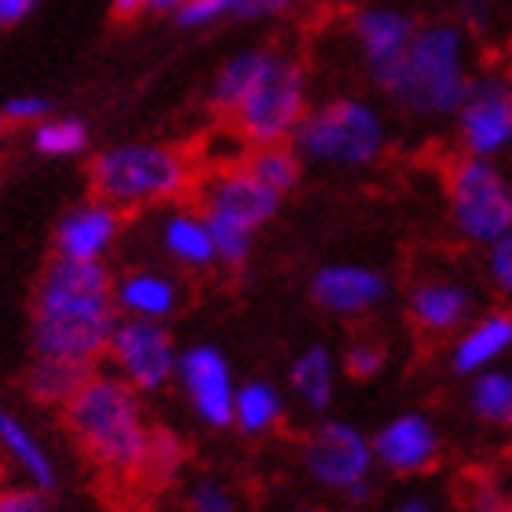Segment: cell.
<instances>
[{"mask_svg": "<svg viewBox=\"0 0 512 512\" xmlns=\"http://www.w3.org/2000/svg\"><path fill=\"white\" fill-rule=\"evenodd\" d=\"M461 150L472 158H498L512 147V81L502 74L472 77L454 110Z\"/></svg>", "mask_w": 512, "mask_h": 512, "instance_id": "11", "label": "cell"}, {"mask_svg": "<svg viewBox=\"0 0 512 512\" xmlns=\"http://www.w3.org/2000/svg\"><path fill=\"white\" fill-rule=\"evenodd\" d=\"M505 180H509V194H512V176H505Z\"/></svg>", "mask_w": 512, "mask_h": 512, "instance_id": "44", "label": "cell"}, {"mask_svg": "<svg viewBox=\"0 0 512 512\" xmlns=\"http://www.w3.org/2000/svg\"><path fill=\"white\" fill-rule=\"evenodd\" d=\"M63 414L74 443L99 472H107L110 480L143 476L154 425L143 395L128 388L118 374L88 370L77 392L66 399Z\"/></svg>", "mask_w": 512, "mask_h": 512, "instance_id": "2", "label": "cell"}, {"mask_svg": "<svg viewBox=\"0 0 512 512\" xmlns=\"http://www.w3.org/2000/svg\"><path fill=\"white\" fill-rule=\"evenodd\" d=\"M103 359L110 363V374H118L128 388H136L139 395H154L165 392L176 377L180 348L172 341V333L165 330V322L118 315Z\"/></svg>", "mask_w": 512, "mask_h": 512, "instance_id": "8", "label": "cell"}, {"mask_svg": "<svg viewBox=\"0 0 512 512\" xmlns=\"http://www.w3.org/2000/svg\"><path fill=\"white\" fill-rule=\"evenodd\" d=\"M297 8V0H187L172 11L180 30H205L216 22H264L282 19Z\"/></svg>", "mask_w": 512, "mask_h": 512, "instance_id": "22", "label": "cell"}, {"mask_svg": "<svg viewBox=\"0 0 512 512\" xmlns=\"http://www.w3.org/2000/svg\"><path fill=\"white\" fill-rule=\"evenodd\" d=\"M384 363H388V348L381 337H355L344 352V374L352 381H370L381 374Z\"/></svg>", "mask_w": 512, "mask_h": 512, "instance_id": "33", "label": "cell"}, {"mask_svg": "<svg viewBox=\"0 0 512 512\" xmlns=\"http://www.w3.org/2000/svg\"><path fill=\"white\" fill-rule=\"evenodd\" d=\"M450 220L472 246H491L512 231V194L491 158L461 154L447 169Z\"/></svg>", "mask_w": 512, "mask_h": 512, "instance_id": "7", "label": "cell"}, {"mask_svg": "<svg viewBox=\"0 0 512 512\" xmlns=\"http://www.w3.org/2000/svg\"><path fill=\"white\" fill-rule=\"evenodd\" d=\"M512 348V311H491L469 326L454 341L450 352V366L454 374H480L494 359H502Z\"/></svg>", "mask_w": 512, "mask_h": 512, "instance_id": "21", "label": "cell"}, {"mask_svg": "<svg viewBox=\"0 0 512 512\" xmlns=\"http://www.w3.org/2000/svg\"><path fill=\"white\" fill-rule=\"evenodd\" d=\"M370 443H374V461L392 476H425L443 458L439 428L425 414L392 417Z\"/></svg>", "mask_w": 512, "mask_h": 512, "instance_id": "14", "label": "cell"}, {"mask_svg": "<svg viewBox=\"0 0 512 512\" xmlns=\"http://www.w3.org/2000/svg\"><path fill=\"white\" fill-rule=\"evenodd\" d=\"M52 114V103L44 96H11L4 107H0V118H4V125H37L41 118H48Z\"/></svg>", "mask_w": 512, "mask_h": 512, "instance_id": "34", "label": "cell"}, {"mask_svg": "<svg viewBox=\"0 0 512 512\" xmlns=\"http://www.w3.org/2000/svg\"><path fill=\"white\" fill-rule=\"evenodd\" d=\"M242 165H246L264 187H271L278 198H286L300 183V176H304V158L297 154L293 143H264V147H253Z\"/></svg>", "mask_w": 512, "mask_h": 512, "instance_id": "25", "label": "cell"}, {"mask_svg": "<svg viewBox=\"0 0 512 512\" xmlns=\"http://www.w3.org/2000/svg\"><path fill=\"white\" fill-rule=\"evenodd\" d=\"M487 249H491V256H487V275H491L494 286L512 297V231L498 238V242H491Z\"/></svg>", "mask_w": 512, "mask_h": 512, "instance_id": "35", "label": "cell"}, {"mask_svg": "<svg viewBox=\"0 0 512 512\" xmlns=\"http://www.w3.org/2000/svg\"><path fill=\"white\" fill-rule=\"evenodd\" d=\"M454 505L458 512H512L509 498L491 476L483 472H465L454 483Z\"/></svg>", "mask_w": 512, "mask_h": 512, "instance_id": "30", "label": "cell"}, {"mask_svg": "<svg viewBox=\"0 0 512 512\" xmlns=\"http://www.w3.org/2000/svg\"><path fill=\"white\" fill-rule=\"evenodd\" d=\"M172 384L183 392L191 414L205 428H231V406H235V370L216 344H187L176 359Z\"/></svg>", "mask_w": 512, "mask_h": 512, "instance_id": "12", "label": "cell"}, {"mask_svg": "<svg viewBox=\"0 0 512 512\" xmlns=\"http://www.w3.org/2000/svg\"><path fill=\"white\" fill-rule=\"evenodd\" d=\"M0 458L8 461L11 472L19 476L33 491H55L59 483V461H55L52 447L44 443V436L26 421L22 414L0 406Z\"/></svg>", "mask_w": 512, "mask_h": 512, "instance_id": "16", "label": "cell"}, {"mask_svg": "<svg viewBox=\"0 0 512 512\" xmlns=\"http://www.w3.org/2000/svg\"><path fill=\"white\" fill-rule=\"evenodd\" d=\"M458 11L465 26H487L494 19V0H458Z\"/></svg>", "mask_w": 512, "mask_h": 512, "instance_id": "37", "label": "cell"}, {"mask_svg": "<svg viewBox=\"0 0 512 512\" xmlns=\"http://www.w3.org/2000/svg\"><path fill=\"white\" fill-rule=\"evenodd\" d=\"M158 249L165 253V260L183 271H209L216 267V246L213 235H209V224L198 205H169L165 213L158 216Z\"/></svg>", "mask_w": 512, "mask_h": 512, "instance_id": "18", "label": "cell"}, {"mask_svg": "<svg viewBox=\"0 0 512 512\" xmlns=\"http://www.w3.org/2000/svg\"><path fill=\"white\" fill-rule=\"evenodd\" d=\"M384 297H388V282H384L381 271H370V267L359 264L319 267L311 278V300L322 311L341 315V319H355V315L374 311Z\"/></svg>", "mask_w": 512, "mask_h": 512, "instance_id": "15", "label": "cell"}, {"mask_svg": "<svg viewBox=\"0 0 512 512\" xmlns=\"http://www.w3.org/2000/svg\"><path fill=\"white\" fill-rule=\"evenodd\" d=\"M286 421V395L271 381H242L235 388V406H231V425L249 439L271 436Z\"/></svg>", "mask_w": 512, "mask_h": 512, "instance_id": "23", "label": "cell"}, {"mask_svg": "<svg viewBox=\"0 0 512 512\" xmlns=\"http://www.w3.org/2000/svg\"><path fill=\"white\" fill-rule=\"evenodd\" d=\"M194 194H198V209H202L209 224L238 227V231H249V235H256L282 205V198L256 180L242 161L238 165H220L209 176H202L194 183Z\"/></svg>", "mask_w": 512, "mask_h": 512, "instance_id": "10", "label": "cell"}, {"mask_svg": "<svg viewBox=\"0 0 512 512\" xmlns=\"http://www.w3.org/2000/svg\"><path fill=\"white\" fill-rule=\"evenodd\" d=\"M469 406L472 414L487 425H505V417L512 414V377L502 374V370L480 374V381L472 384Z\"/></svg>", "mask_w": 512, "mask_h": 512, "instance_id": "29", "label": "cell"}, {"mask_svg": "<svg viewBox=\"0 0 512 512\" xmlns=\"http://www.w3.org/2000/svg\"><path fill=\"white\" fill-rule=\"evenodd\" d=\"M88 180L96 198L118 205L121 213H132V209H158L187 198L198 183V169L191 154L176 143L132 139V143L99 150L88 165Z\"/></svg>", "mask_w": 512, "mask_h": 512, "instance_id": "4", "label": "cell"}, {"mask_svg": "<svg viewBox=\"0 0 512 512\" xmlns=\"http://www.w3.org/2000/svg\"><path fill=\"white\" fill-rule=\"evenodd\" d=\"M300 461L308 476L326 491L352 494L363 498L370 472H374V443L366 439L363 428L348 425V421H322L308 432Z\"/></svg>", "mask_w": 512, "mask_h": 512, "instance_id": "9", "label": "cell"}, {"mask_svg": "<svg viewBox=\"0 0 512 512\" xmlns=\"http://www.w3.org/2000/svg\"><path fill=\"white\" fill-rule=\"evenodd\" d=\"M505 425H509V428H512V414H509V417H505Z\"/></svg>", "mask_w": 512, "mask_h": 512, "instance_id": "43", "label": "cell"}, {"mask_svg": "<svg viewBox=\"0 0 512 512\" xmlns=\"http://www.w3.org/2000/svg\"><path fill=\"white\" fill-rule=\"evenodd\" d=\"M300 158L337 165V169H363L374 165L388 147L384 114L359 96H337L330 103L308 107L293 139Z\"/></svg>", "mask_w": 512, "mask_h": 512, "instance_id": "6", "label": "cell"}, {"mask_svg": "<svg viewBox=\"0 0 512 512\" xmlns=\"http://www.w3.org/2000/svg\"><path fill=\"white\" fill-rule=\"evenodd\" d=\"M180 4H187V0H150V11H165V15H172Z\"/></svg>", "mask_w": 512, "mask_h": 512, "instance_id": "41", "label": "cell"}, {"mask_svg": "<svg viewBox=\"0 0 512 512\" xmlns=\"http://www.w3.org/2000/svg\"><path fill=\"white\" fill-rule=\"evenodd\" d=\"M187 512H242V502L231 483L205 472L187 487Z\"/></svg>", "mask_w": 512, "mask_h": 512, "instance_id": "31", "label": "cell"}, {"mask_svg": "<svg viewBox=\"0 0 512 512\" xmlns=\"http://www.w3.org/2000/svg\"><path fill=\"white\" fill-rule=\"evenodd\" d=\"M289 388L300 399L304 410L311 414H322L330 410L333 392H337V359L326 344H311L293 359L289 366Z\"/></svg>", "mask_w": 512, "mask_h": 512, "instance_id": "24", "label": "cell"}, {"mask_svg": "<svg viewBox=\"0 0 512 512\" xmlns=\"http://www.w3.org/2000/svg\"><path fill=\"white\" fill-rule=\"evenodd\" d=\"M183 439L169 428H154L150 432V450H147V469L143 476H158V480H169L176 476V469L183 465Z\"/></svg>", "mask_w": 512, "mask_h": 512, "instance_id": "32", "label": "cell"}, {"mask_svg": "<svg viewBox=\"0 0 512 512\" xmlns=\"http://www.w3.org/2000/svg\"><path fill=\"white\" fill-rule=\"evenodd\" d=\"M37 8V0H0V30H11Z\"/></svg>", "mask_w": 512, "mask_h": 512, "instance_id": "38", "label": "cell"}, {"mask_svg": "<svg viewBox=\"0 0 512 512\" xmlns=\"http://www.w3.org/2000/svg\"><path fill=\"white\" fill-rule=\"evenodd\" d=\"M114 275L107 264H77L52 256L33 289L30 337L33 352L63 359L81 370H96L107 352V337L118 322Z\"/></svg>", "mask_w": 512, "mask_h": 512, "instance_id": "1", "label": "cell"}, {"mask_svg": "<svg viewBox=\"0 0 512 512\" xmlns=\"http://www.w3.org/2000/svg\"><path fill=\"white\" fill-rule=\"evenodd\" d=\"M348 30H352V41L359 44V52H363L366 70L377 74L381 66L399 59V52L410 44V37H414V30H417V19L410 11L392 8V4H366V8L352 11Z\"/></svg>", "mask_w": 512, "mask_h": 512, "instance_id": "17", "label": "cell"}, {"mask_svg": "<svg viewBox=\"0 0 512 512\" xmlns=\"http://www.w3.org/2000/svg\"><path fill=\"white\" fill-rule=\"evenodd\" d=\"M293 512H319V509H311V505H297Z\"/></svg>", "mask_w": 512, "mask_h": 512, "instance_id": "42", "label": "cell"}, {"mask_svg": "<svg viewBox=\"0 0 512 512\" xmlns=\"http://www.w3.org/2000/svg\"><path fill=\"white\" fill-rule=\"evenodd\" d=\"M0 512H55L48 494L33 491V487H0Z\"/></svg>", "mask_w": 512, "mask_h": 512, "instance_id": "36", "label": "cell"}, {"mask_svg": "<svg viewBox=\"0 0 512 512\" xmlns=\"http://www.w3.org/2000/svg\"><path fill=\"white\" fill-rule=\"evenodd\" d=\"M377 81L395 107L414 118H447L469 92V33L458 22H417L399 59L381 66Z\"/></svg>", "mask_w": 512, "mask_h": 512, "instance_id": "3", "label": "cell"}, {"mask_svg": "<svg viewBox=\"0 0 512 512\" xmlns=\"http://www.w3.org/2000/svg\"><path fill=\"white\" fill-rule=\"evenodd\" d=\"M0 128H4V118H0Z\"/></svg>", "mask_w": 512, "mask_h": 512, "instance_id": "45", "label": "cell"}, {"mask_svg": "<svg viewBox=\"0 0 512 512\" xmlns=\"http://www.w3.org/2000/svg\"><path fill=\"white\" fill-rule=\"evenodd\" d=\"M85 377H88V370H81V366L37 355L30 366V374H26V392L41 406H66V399L77 392V384L85 381Z\"/></svg>", "mask_w": 512, "mask_h": 512, "instance_id": "26", "label": "cell"}, {"mask_svg": "<svg viewBox=\"0 0 512 512\" xmlns=\"http://www.w3.org/2000/svg\"><path fill=\"white\" fill-rule=\"evenodd\" d=\"M143 11H150V0H110V15H114L118 22L139 19Z\"/></svg>", "mask_w": 512, "mask_h": 512, "instance_id": "39", "label": "cell"}, {"mask_svg": "<svg viewBox=\"0 0 512 512\" xmlns=\"http://www.w3.org/2000/svg\"><path fill=\"white\" fill-rule=\"evenodd\" d=\"M308 70L297 55L267 48L264 63L246 85L235 110L227 114L231 128L249 147L264 143H289L297 125L308 114Z\"/></svg>", "mask_w": 512, "mask_h": 512, "instance_id": "5", "label": "cell"}, {"mask_svg": "<svg viewBox=\"0 0 512 512\" xmlns=\"http://www.w3.org/2000/svg\"><path fill=\"white\" fill-rule=\"evenodd\" d=\"M33 150L44 154V158H77V154H85L88 143H92V132L81 118H41L33 125V136H30Z\"/></svg>", "mask_w": 512, "mask_h": 512, "instance_id": "28", "label": "cell"}, {"mask_svg": "<svg viewBox=\"0 0 512 512\" xmlns=\"http://www.w3.org/2000/svg\"><path fill=\"white\" fill-rule=\"evenodd\" d=\"M392 512H432V505H428L425 498H406V502L395 505Z\"/></svg>", "mask_w": 512, "mask_h": 512, "instance_id": "40", "label": "cell"}, {"mask_svg": "<svg viewBox=\"0 0 512 512\" xmlns=\"http://www.w3.org/2000/svg\"><path fill=\"white\" fill-rule=\"evenodd\" d=\"M264 52L267 48H242V52H235L220 70H216L213 88H209V103H213L216 114L227 118V114L235 110V103L242 99L246 85L253 81L256 70H260V63H264Z\"/></svg>", "mask_w": 512, "mask_h": 512, "instance_id": "27", "label": "cell"}, {"mask_svg": "<svg viewBox=\"0 0 512 512\" xmlns=\"http://www.w3.org/2000/svg\"><path fill=\"white\" fill-rule=\"evenodd\" d=\"M110 289H114V308L125 319L165 322L183 300L180 282L161 267H128V271L114 275Z\"/></svg>", "mask_w": 512, "mask_h": 512, "instance_id": "20", "label": "cell"}, {"mask_svg": "<svg viewBox=\"0 0 512 512\" xmlns=\"http://www.w3.org/2000/svg\"><path fill=\"white\" fill-rule=\"evenodd\" d=\"M125 231V213L118 205L103 202V198H85L74 209H66L55 224L52 246L55 256L63 260H77V264H103L114 246L121 242Z\"/></svg>", "mask_w": 512, "mask_h": 512, "instance_id": "13", "label": "cell"}, {"mask_svg": "<svg viewBox=\"0 0 512 512\" xmlns=\"http://www.w3.org/2000/svg\"><path fill=\"white\" fill-rule=\"evenodd\" d=\"M472 315V293L465 282L450 278H425L410 289V322L421 337H450Z\"/></svg>", "mask_w": 512, "mask_h": 512, "instance_id": "19", "label": "cell"}]
</instances>
